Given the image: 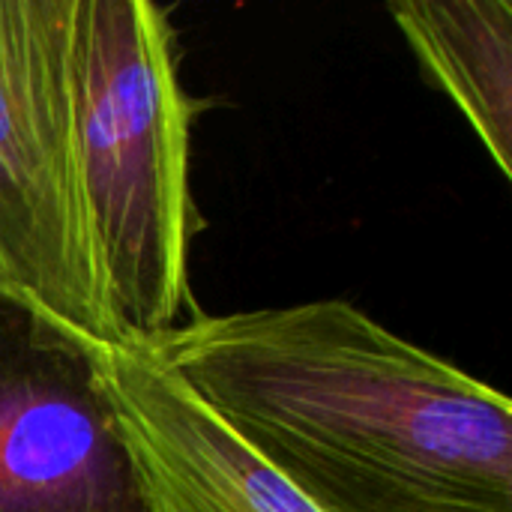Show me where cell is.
Wrapping results in <instances>:
<instances>
[{
	"label": "cell",
	"instance_id": "obj_1",
	"mask_svg": "<svg viewBox=\"0 0 512 512\" xmlns=\"http://www.w3.org/2000/svg\"><path fill=\"white\" fill-rule=\"evenodd\" d=\"M318 512H512V402L348 300L141 345Z\"/></svg>",
	"mask_w": 512,
	"mask_h": 512
},
{
	"label": "cell",
	"instance_id": "obj_2",
	"mask_svg": "<svg viewBox=\"0 0 512 512\" xmlns=\"http://www.w3.org/2000/svg\"><path fill=\"white\" fill-rule=\"evenodd\" d=\"M204 108L183 90L168 6L75 0L78 180L120 345H150L198 315L189 243L204 219L189 192V144Z\"/></svg>",
	"mask_w": 512,
	"mask_h": 512
},
{
	"label": "cell",
	"instance_id": "obj_3",
	"mask_svg": "<svg viewBox=\"0 0 512 512\" xmlns=\"http://www.w3.org/2000/svg\"><path fill=\"white\" fill-rule=\"evenodd\" d=\"M72 15L75 0H0V282L120 345L78 180Z\"/></svg>",
	"mask_w": 512,
	"mask_h": 512
},
{
	"label": "cell",
	"instance_id": "obj_4",
	"mask_svg": "<svg viewBox=\"0 0 512 512\" xmlns=\"http://www.w3.org/2000/svg\"><path fill=\"white\" fill-rule=\"evenodd\" d=\"M108 348L0 282V512H150Z\"/></svg>",
	"mask_w": 512,
	"mask_h": 512
},
{
	"label": "cell",
	"instance_id": "obj_5",
	"mask_svg": "<svg viewBox=\"0 0 512 512\" xmlns=\"http://www.w3.org/2000/svg\"><path fill=\"white\" fill-rule=\"evenodd\" d=\"M150 512H318L141 345L108 348Z\"/></svg>",
	"mask_w": 512,
	"mask_h": 512
},
{
	"label": "cell",
	"instance_id": "obj_6",
	"mask_svg": "<svg viewBox=\"0 0 512 512\" xmlns=\"http://www.w3.org/2000/svg\"><path fill=\"white\" fill-rule=\"evenodd\" d=\"M390 15L423 69L480 135L498 171L512 177L510 0H396Z\"/></svg>",
	"mask_w": 512,
	"mask_h": 512
}]
</instances>
